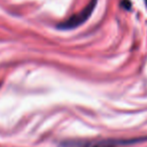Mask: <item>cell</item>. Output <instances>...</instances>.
I'll use <instances>...</instances> for the list:
<instances>
[{
  "instance_id": "cell-1",
  "label": "cell",
  "mask_w": 147,
  "mask_h": 147,
  "mask_svg": "<svg viewBox=\"0 0 147 147\" xmlns=\"http://www.w3.org/2000/svg\"><path fill=\"white\" fill-rule=\"evenodd\" d=\"M98 0H91V2L83 9L81 12L77 13V14L73 15L71 17H69L67 20L61 22V24H59V28L61 29H71L76 28L79 25H81L82 23H84L89 17L91 16L92 12L94 11L95 6L97 4Z\"/></svg>"
},
{
  "instance_id": "cell-2",
  "label": "cell",
  "mask_w": 147,
  "mask_h": 147,
  "mask_svg": "<svg viewBox=\"0 0 147 147\" xmlns=\"http://www.w3.org/2000/svg\"><path fill=\"white\" fill-rule=\"evenodd\" d=\"M115 143H104V144H97L94 146H89V147H115Z\"/></svg>"
},
{
  "instance_id": "cell-3",
  "label": "cell",
  "mask_w": 147,
  "mask_h": 147,
  "mask_svg": "<svg viewBox=\"0 0 147 147\" xmlns=\"http://www.w3.org/2000/svg\"><path fill=\"white\" fill-rule=\"evenodd\" d=\"M121 4H122V6L126 9H130V7H131V3L129 2L128 0H123Z\"/></svg>"
},
{
  "instance_id": "cell-4",
  "label": "cell",
  "mask_w": 147,
  "mask_h": 147,
  "mask_svg": "<svg viewBox=\"0 0 147 147\" xmlns=\"http://www.w3.org/2000/svg\"><path fill=\"white\" fill-rule=\"evenodd\" d=\"M145 2H146V5H147V0H145Z\"/></svg>"
}]
</instances>
